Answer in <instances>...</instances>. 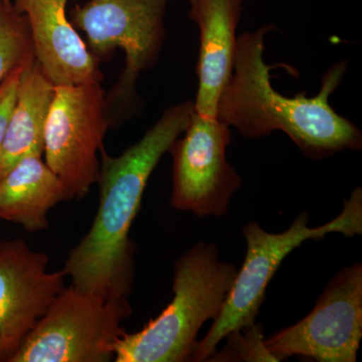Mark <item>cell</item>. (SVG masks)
Segmentation results:
<instances>
[{
    "label": "cell",
    "mask_w": 362,
    "mask_h": 362,
    "mask_svg": "<svg viewBox=\"0 0 362 362\" xmlns=\"http://www.w3.org/2000/svg\"><path fill=\"white\" fill-rule=\"evenodd\" d=\"M194 112L192 101L173 105L120 156L101 149L96 216L63 268L71 285L105 299L129 296L135 272L131 226L150 176L187 129Z\"/></svg>",
    "instance_id": "cell-1"
},
{
    "label": "cell",
    "mask_w": 362,
    "mask_h": 362,
    "mask_svg": "<svg viewBox=\"0 0 362 362\" xmlns=\"http://www.w3.org/2000/svg\"><path fill=\"white\" fill-rule=\"evenodd\" d=\"M274 30L273 25L259 26L238 37L233 75L218 99V119L247 139L281 131L309 158L361 149V130L329 103L349 61L338 62L326 71L315 96L306 97L305 92L284 96L272 85V66L264 59L266 35Z\"/></svg>",
    "instance_id": "cell-2"
},
{
    "label": "cell",
    "mask_w": 362,
    "mask_h": 362,
    "mask_svg": "<svg viewBox=\"0 0 362 362\" xmlns=\"http://www.w3.org/2000/svg\"><path fill=\"white\" fill-rule=\"evenodd\" d=\"M237 268L218 258L214 245L199 243L175 265L173 301L143 329L114 345L116 362L192 361L204 324L220 315Z\"/></svg>",
    "instance_id": "cell-3"
},
{
    "label": "cell",
    "mask_w": 362,
    "mask_h": 362,
    "mask_svg": "<svg viewBox=\"0 0 362 362\" xmlns=\"http://www.w3.org/2000/svg\"><path fill=\"white\" fill-rule=\"evenodd\" d=\"M309 216L300 214L283 233L266 232L256 223L243 228L247 243L244 263L238 270L220 315L204 338L197 342L192 361L211 358L223 338L255 323L264 302L267 287L286 257L309 240H320L328 233L354 238L362 233V190L352 192L339 216L325 225L309 228Z\"/></svg>",
    "instance_id": "cell-4"
},
{
    "label": "cell",
    "mask_w": 362,
    "mask_h": 362,
    "mask_svg": "<svg viewBox=\"0 0 362 362\" xmlns=\"http://www.w3.org/2000/svg\"><path fill=\"white\" fill-rule=\"evenodd\" d=\"M169 0H88L71 9L70 21L86 33L87 47L100 62L117 49L125 54L118 82L106 94L110 126L137 110L136 83L156 66L166 37Z\"/></svg>",
    "instance_id": "cell-5"
},
{
    "label": "cell",
    "mask_w": 362,
    "mask_h": 362,
    "mask_svg": "<svg viewBox=\"0 0 362 362\" xmlns=\"http://www.w3.org/2000/svg\"><path fill=\"white\" fill-rule=\"evenodd\" d=\"M132 313L128 298L105 299L71 285L59 293L9 362H109Z\"/></svg>",
    "instance_id": "cell-6"
},
{
    "label": "cell",
    "mask_w": 362,
    "mask_h": 362,
    "mask_svg": "<svg viewBox=\"0 0 362 362\" xmlns=\"http://www.w3.org/2000/svg\"><path fill=\"white\" fill-rule=\"evenodd\" d=\"M110 127L102 83L54 87L45 128V163L63 181L70 199H82L96 185L99 154Z\"/></svg>",
    "instance_id": "cell-7"
},
{
    "label": "cell",
    "mask_w": 362,
    "mask_h": 362,
    "mask_svg": "<svg viewBox=\"0 0 362 362\" xmlns=\"http://www.w3.org/2000/svg\"><path fill=\"white\" fill-rule=\"evenodd\" d=\"M230 142L228 124L194 112L182 137L168 151L173 160V209L201 218L228 214L242 185L239 173L226 158Z\"/></svg>",
    "instance_id": "cell-8"
},
{
    "label": "cell",
    "mask_w": 362,
    "mask_h": 362,
    "mask_svg": "<svg viewBox=\"0 0 362 362\" xmlns=\"http://www.w3.org/2000/svg\"><path fill=\"white\" fill-rule=\"evenodd\" d=\"M362 338V265L342 269L299 322L264 344L275 361L294 356L319 362H354Z\"/></svg>",
    "instance_id": "cell-9"
},
{
    "label": "cell",
    "mask_w": 362,
    "mask_h": 362,
    "mask_svg": "<svg viewBox=\"0 0 362 362\" xmlns=\"http://www.w3.org/2000/svg\"><path fill=\"white\" fill-rule=\"evenodd\" d=\"M25 240L0 243V362H9L65 288V272Z\"/></svg>",
    "instance_id": "cell-10"
},
{
    "label": "cell",
    "mask_w": 362,
    "mask_h": 362,
    "mask_svg": "<svg viewBox=\"0 0 362 362\" xmlns=\"http://www.w3.org/2000/svg\"><path fill=\"white\" fill-rule=\"evenodd\" d=\"M69 0H11L30 26L35 58L54 86L102 83L100 61L66 16Z\"/></svg>",
    "instance_id": "cell-11"
},
{
    "label": "cell",
    "mask_w": 362,
    "mask_h": 362,
    "mask_svg": "<svg viewBox=\"0 0 362 362\" xmlns=\"http://www.w3.org/2000/svg\"><path fill=\"white\" fill-rule=\"evenodd\" d=\"M188 16L199 30V78L194 111L216 117L218 99L233 75L243 0H188Z\"/></svg>",
    "instance_id": "cell-12"
},
{
    "label": "cell",
    "mask_w": 362,
    "mask_h": 362,
    "mask_svg": "<svg viewBox=\"0 0 362 362\" xmlns=\"http://www.w3.org/2000/svg\"><path fill=\"white\" fill-rule=\"evenodd\" d=\"M54 87L35 59L21 71L16 102L0 146V180L23 157L44 156L45 123Z\"/></svg>",
    "instance_id": "cell-13"
},
{
    "label": "cell",
    "mask_w": 362,
    "mask_h": 362,
    "mask_svg": "<svg viewBox=\"0 0 362 362\" xmlns=\"http://www.w3.org/2000/svg\"><path fill=\"white\" fill-rule=\"evenodd\" d=\"M42 157H23L0 180V218L30 233L47 228L49 211L70 199L63 181Z\"/></svg>",
    "instance_id": "cell-14"
},
{
    "label": "cell",
    "mask_w": 362,
    "mask_h": 362,
    "mask_svg": "<svg viewBox=\"0 0 362 362\" xmlns=\"http://www.w3.org/2000/svg\"><path fill=\"white\" fill-rule=\"evenodd\" d=\"M30 26L13 4L0 0V84L14 70L35 59Z\"/></svg>",
    "instance_id": "cell-15"
},
{
    "label": "cell",
    "mask_w": 362,
    "mask_h": 362,
    "mask_svg": "<svg viewBox=\"0 0 362 362\" xmlns=\"http://www.w3.org/2000/svg\"><path fill=\"white\" fill-rule=\"evenodd\" d=\"M23 69L14 70L0 84V146H1L2 139H4L7 121H8L9 115L13 110L14 102H16L18 82H20Z\"/></svg>",
    "instance_id": "cell-16"
},
{
    "label": "cell",
    "mask_w": 362,
    "mask_h": 362,
    "mask_svg": "<svg viewBox=\"0 0 362 362\" xmlns=\"http://www.w3.org/2000/svg\"><path fill=\"white\" fill-rule=\"evenodd\" d=\"M4 2H6V4H11V0H4Z\"/></svg>",
    "instance_id": "cell-17"
}]
</instances>
